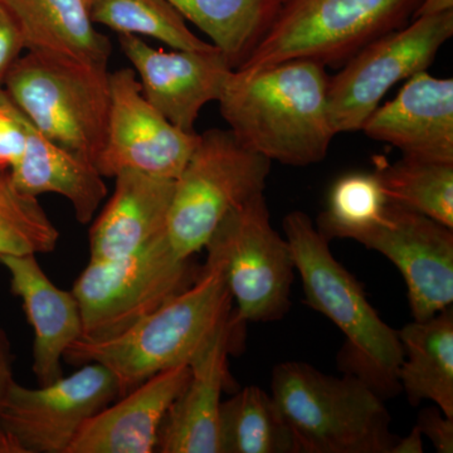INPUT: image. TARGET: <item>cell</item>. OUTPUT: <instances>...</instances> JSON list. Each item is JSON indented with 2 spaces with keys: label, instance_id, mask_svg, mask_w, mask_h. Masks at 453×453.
<instances>
[{
  "label": "cell",
  "instance_id": "1",
  "mask_svg": "<svg viewBox=\"0 0 453 453\" xmlns=\"http://www.w3.org/2000/svg\"><path fill=\"white\" fill-rule=\"evenodd\" d=\"M326 67L309 59L281 62L256 73L232 71L219 103L235 138L270 162H323L334 130Z\"/></svg>",
  "mask_w": 453,
  "mask_h": 453
},
{
  "label": "cell",
  "instance_id": "2",
  "mask_svg": "<svg viewBox=\"0 0 453 453\" xmlns=\"http://www.w3.org/2000/svg\"><path fill=\"white\" fill-rule=\"evenodd\" d=\"M232 306L222 271L205 261L201 275L186 290L113 338L77 340L64 359L76 366H105L118 380L122 396L157 372L192 365L234 320Z\"/></svg>",
  "mask_w": 453,
  "mask_h": 453
},
{
  "label": "cell",
  "instance_id": "3",
  "mask_svg": "<svg viewBox=\"0 0 453 453\" xmlns=\"http://www.w3.org/2000/svg\"><path fill=\"white\" fill-rule=\"evenodd\" d=\"M306 303L332 320L347 340L342 371L357 375L383 401L402 392L398 372L403 349L398 332L381 320L356 277L330 251L329 240L303 211L283 219Z\"/></svg>",
  "mask_w": 453,
  "mask_h": 453
},
{
  "label": "cell",
  "instance_id": "4",
  "mask_svg": "<svg viewBox=\"0 0 453 453\" xmlns=\"http://www.w3.org/2000/svg\"><path fill=\"white\" fill-rule=\"evenodd\" d=\"M271 395L295 453H390L398 441L383 399L357 375L285 362L273 368Z\"/></svg>",
  "mask_w": 453,
  "mask_h": 453
},
{
  "label": "cell",
  "instance_id": "5",
  "mask_svg": "<svg viewBox=\"0 0 453 453\" xmlns=\"http://www.w3.org/2000/svg\"><path fill=\"white\" fill-rule=\"evenodd\" d=\"M3 91L42 135L95 165L109 124L107 68L27 52L9 71Z\"/></svg>",
  "mask_w": 453,
  "mask_h": 453
},
{
  "label": "cell",
  "instance_id": "6",
  "mask_svg": "<svg viewBox=\"0 0 453 453\" xmlns=\"http://www.w3.org/2000/svg\"><path fill=\"white\" fill-rule=\"evenodd\" d=\"M422 0H283L264 40L237 68L256 73L292 59L342 67L413 19Z\"/></svg>",
  "mask_w": 453,
  "mask_h": 453
},
{
  "label": "cell",
  "instance_id": "7",
  "mask_svg": "<svg viewBox=\"0 0 453 453\" xmlns=\"http://www.w3.org/2000/svg\"><path fill=\"white\" fill-rule=\"evenodd\" d=\"M271 163L229 129L198 134L195 150L174 180L166 238L175 253L192 257L232 211L264 195Z\"/></svg>",
  "mask_w": 453,
  "mask_h": 453
},
{
  "label": "cell",
  "instance_id": "8",
  "mask_svg": "<svg viewBox=\"0 0 453 453\" xmlns=\"http://www.w3.org/2000/svg\"><path fill=\"white\" fill-rule=\"evenodd\" d=\"M204 249L207 261L222 271L237 305L238 326L270 323L288 314L296 266L290 243L273 229L265 195L232 211Z\"/></svg>",
  "mask_w": 453,
  "mask_h": 453
},
{
  "label": "cell",
  "instance_id": "9",
  "mask_svg": "<svg viewBox=\"0 0 453 453\" xmlns=\"http://www.w3.org/2000/svg\"><path fill=\"white\" fill-rule=\"evenodd\" d=\"M189 259L175 253L165 234L133 255L89 261L71 290L81 312V339L113 338L186 290L196 280Z\"/></svg>",
  "mask_w": 453,
  "mask_h": 453
},
{
  "label": "cell",
  "instance_id": "10",
  "mask_svg": "<svg viewBox=\"0 0 453 453\" xmlns=\"http://www.w3.org/2000/svg\"><path fill=\"white\" fill-rule=\"evenodd\" d=\"M412 20L366 44L329 77L327 104L336 135L362 130L389 89L427 71L453 35V11Z\"/></svg>",
  "mask_w": 453,
  "mask_h": 453
},
{
  "label": "cell",
  "instance_id": "11",
  "mask_svg": "<svg viewBox=\"0 0 453 453\" xmlns=\"http://www.w3.org/2000/svg\"><path fill=\"white\" fill-rule=\"evenodd\" d=\"M120 398L111 372L97 363L40 388L14 381L0 413V427L13 453H67L92 416Z\"/></svg>",
  "mask_w": 453,
  "mask_h": 453
},
{
  "label": "cell",
  "instance_id": "12",
  "mask_svg": "<svg viewBox=\"0 0 453 453\" xmlns=\"http://www.w3.org/2000/svg\"><path fill=\"white\" fill-rule=\"evenodd\" d=\"M109 124L96 166L104 178L138 172L175 180L195 150L198 134L173 125L142 94L131 68L110 73Z\"/></svg>",
  "mask_w": 453,
  "mask_h": 453
},
{
  "label": "cell",
  "instance_id": "13",
  "mask_svg": "<svg viewBox=\"0 0 453 453\" xmlns=\"http://www.w3.org/2000/svg\"><path fill=\"white\" fill-rule=\"evenodd\" d=\"M357 242L380 252L398 268L407 286L413 320H428L452 306V228L388 204L380 225Z\"/></svg>",
  "mask_w": 453,
  "mask_h": 453
},
{
  "label": "cell",
  "instance_id": "14",
  "mask_svg": "<svg viewBox=\"0 0 453 453\" xmlns=\"http://www.w3.org/2000/svg\"><path fill=\"white\" fill-rule=\"evenodd\" d=\"M119 43L146 100L186 133H196L199 112L211 101L219 103L234 71L214 46L204 50H164L133 35H119Z\"/></svg>",
  "mask_w": 453,
  "mask_h": 453
},
{
  "label": "cell",
  "instance_id": "15",
  "mask_svg": "<svg viewBox=\"0 0 453 453\" xmlns=\"http://www.w3.org/2000/svg\"><path fill=\"white\" fill-rule=\"evenodd\" d=\"M368 138L399 149L404 157L453 163V80L414 74L362 127Z\"/></svg>",
  "mask_w": 453,
  "mask_h": 453
},
{
  "label": "cell",
  "instance_id": "16",
  "mask_svg": "<svg viewBox=\"0 0 453 453\" xmlns=\"http://www.w3.org/2000/svg\"><path fill=\"white\" fill-rule=\"evenodd\" d=\"M240 330L234 320L226 325L189 365V380L170 405L155 452L220 453V398Z\"/></svg>",
  "mask_w": 453,
  "mask_h": 453
},
{
  "label": "cell",
  "instance_id": "17",
  "mask_svg": "<svg viewBox=\"0 0 453 453\" xmlns=\"http://www.w3.org/2000/svg\"><path fill=\"white\" fill-rule=\"evenodd\" d=\"M190 366L157 372L92 416L67 453H151L170 405L186 387Z\"/></svg>",
  "mask_w": 453,
  "mask_h": 453
},
{
  "label": "cell",
  "instance_id": "18",
  "mask_svg": "<svg viewBox=\"0 0 453 453\" xmlns=\"http://www.w3.org/2000/svg\"><path fill=\"white\" fill-rule=\"evenodd\" d=\"M12 292L22 300L31 324L32 369L40 386L64 377L61 362L67 349L82 338V319L73 291H65L50 281L35 255L2 256Z\"/></svg>",
  "mask_w": 453,
  "mask_h": 453
},
{
  "label": "cell",
  "instance_id": "19",
  "mask_svg": "<svg viewBox=\"0 0 453 453\" xmlns=\"http://www.w3.org/2000/svg\"><path fill=\"white\" fill-rule=\"evenodd\" d=\"M115 190L89 231V261L133 255L166 234L174 180L138 172L115 177Z\"/></svg>",
  "mask_w": 453,
  "mask_h": 453
},
{
  "label": "cell",
  "instance_id": "20",
  "mask_svg": "<svg viewBox=\"0 0 453 453\" xmlns=\"http://www.w3.org/2000/svg\"><path fill=\"white\" fill-rule=\"evenodd\" d=\"M16 19L26 52L107 68L111 42L95 28L85 0H0Z\"/></svg>",
  "mask_w": 453,
  "mask_h": 453
},
{
  "label": "cell",
  "instance_id": "21",
  "mask_svg": "<svg viewBox=\"0 0 453 453\" xmlns=\"http://www.w3.org/2000/svg\"><path fill=\"white\" fill-rule=\"evenodd\" d=\"M27 124L25 154L9 169L12 180L26 195L65 196L73 205L76 219L88 225L107 196L103 175L94 164L47 139L28 120Z\"/></svg>",
  "mask_w": 453,
  "mask_h": 453
},
{
  "label": "cell",
  "instance_id": "22",
  "mask_svg": "<svg viewBox=\"0 0 453 453\" xmlns=\"http://www.w3.org/2000/svg\"><path fill=\"white\" fill-rule=\"evenodd\" d=\"M396 332L403 349L398 380L408 401L412 405L434 402L447 417H453L452 306Z\"/></svg>",
  "mask_w": 453,
  "mask_h": 453
},
{
  "label": "cell",
  "instance_id": "23",
  "mask_svg": "<svg viewBox=\"0 0 453 453\" xmlns=\"http://www.w3.org/2000/svg\"><path fill=\"white\" fill-rule=\"evenodd\" d=\"M198 27L234 70L252 55L273 26L283 0H168Z\"/></svg>",
  "mask_w": 453,
  "mask_h": 453
},
{
  "label": "cell",
  "instance_id": "24",
  "mask_svg": "<svg viewBox=\"0 0 453 453\" xmlns=\"http://www.w3.org/2000/svg\"><path fill=\"white\" fill-rule=\"evenodd\" d=\"M220 453H295L294 440L273 395L250 386L220 403Z\"/></svg>",
  "mask_w": 453,
  "mask_h": 453
},
{
  "label": "cell",
  "instance_id": "25",
  "mask_svg": "<svg viewBox=\"0 0 453 453\" xmlns=\"http://www.w3.org/2000/svg\"><path fill=\"white\" fill-rule=\"evenodd\" d=\"M374 172L388 204L453 229V163L403 157L390 164L377 157Z\"/></svg>",
  "mask_w": 453,
  "mask_h": 453
},
{
  "label": "cell",
  "instance_id": "26",
  "mask_svg": "<svg viewBox=\"0 0 453 453\" xmlns=\"http://www.w3.org/2000/svg\"><path fill=\"white\" fill-rule=\"evenodd\" d=\"M88 11L95 25L105 26L118 35L154 38L173 50L213 47L190 31L187 20L168 0H92Z\"/></svg>",
  "mask_w": 453,
  "mask_h": 453
},
{
  "label": "cell",
  "instance_id": "27",
  "mask_svg": "<svg viewBox=\"0 0 453 453\" xmlns=\"http://www.w3.org/2000/svg\"><path fill=\"white\" fill-rule=\"evenodd\" d=\"M388 202L380 178L372 173H349L330 189L326 208L318 219V229L327 238L359 241L380 225Z\"/></svg>",
  "mask_w": 453,
  "mask_h": 453
},
{
  "label": "cell",
  "instance_id": "28",
  "mask_svg": "<svg viewBox=\"0 0 453 453\" xmlns=\"http://www.w3.org/2000/svg\"><path fill=\"white\" fill-rule=\"evenodd\" d=\"M59 232L37 196L26 195L0 173V257L55 251Z\"/></svg>",
  "mask_w": 453,
  "mask_h": 453
},
{
  "label": "cell",
  "instance_id": "29",
  "mask_svg": "<svg viewBox=\"0 0 453 453\" xmlns=\"http://www.w3.org/2000/svg\"><path fill=\"white\" fill-rule=\"evenodd\" d=\"M28 124L23 113L0 91V169L13 168L25 154Z\"/></svg>",
  "mask_w": 453,
  "mask_h": 453
},
{
  "label": "cell",
  "instance_id": "30",
  "mask_svg": "<svg viewBox=\"0 0 453 453\" xmlns=\"http://www.w3.org/2000/svg\"><path fill=\"white\" fill-rule=\"evenodd\" d=\"M25 50L22 35L16 19L0 2V91L4 86L9 71Z\"/></svg>",
  "mask_w": 453,
  "mask_h": 453
},
{
  "label": "cell",
  "instance_id": "31",
  "mask_svg": "<svg viewBox=\"0 0 453 453\" xmlns=\"http://www.w3.org/2000/svg\"><path fill=\"white\" fill-rule=\"evenodd\" d=\"M416 426L438 453L453 452V417H447L437 405L421 411Z\"/></svg>",
  "mask_w": 453,
  "mask_h": 453
},
{
  "label": "cell",
  "instance_id": "32",
  "mask_svg": "<svg viewBox=\"0 0 453 453\" xmlns=\"http://www.w3.org/2000/svg\"><path fill=\"white\" fill-rule=\"evenodd\" d=\"M13 375V357H12L11 344H9L7 335L0 327V413H2L3 405L7 399L9 390L14 384ZM0 453L12 452L5 434H3L0 427Z\"/></svg>",
  "mask_w": 453,
  "mask_h": 453
},
{
  "label": "cell",
  "instance_id": "33",
  "mask_svg": "<svg viewBox=\"0 0 453 453\" xmlns=\"http://www.w3.org/2000/svg\"><path fill=\"white\" fill-rule=\"evenodd\" d=\"M423 452V436L417 426H414L412 431L407 437L398 438L395 447L390 453H422Z\"/></svg>",
  "mask_w": 453,
  "mask_h": 453
},
{
  "label": "cell",
  "instance_id": "34",
  "mask_svg": "<svg viewBox=\"0 0 453 453\" xmlns=\"http://www.w3.org/2000/svg\"><path fill=\"white\" fill-rule=\"evenodd\" d=\"M451 11H453V0H422L414 18L437 16Z\"/></svg>",
  "mask_w": 453,
  "mask_h": 453
},
{
  "label": "cell",
  "instance_id": "35",
  "mask_svg": "<svg viewBox=\"0 0 453 453\" xmlns=\"http://www.w3.org/2000/svg\"><path fill=\"white\" fill-rule=\"evenodd\" d=\"M86 4H88V7L89 8V4H91L92 0H85Z\"/></svg>",
  "mask_w": 453,
  "mask_h": 453
},
{
  "label": "cell",
  "instance_id": "36",
  "mask_svg": "<svg viewBox=\"0 0 453 453\" xmlns=\"http://www.w3.org/2000/svg\"><path fill=\"white\" fill-rule=\"evenodd\" d=\"M2 172H4V170H3V169H0V173H2Z\"/></svg>",
  "mask_w": 453,
  "mask_h": 453
}]
</instances>
